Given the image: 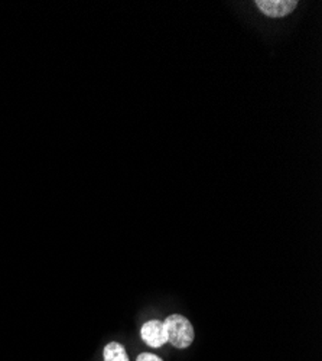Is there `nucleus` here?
<instances>
[{"instance_id":"39448f33","label":"nucleus","mask_w":322,"mask_h":361,"mask_svg":"<svg viewBox=\"0 0 322 361\" xmlns=\"http://www.w3.org/2000/svg\"><path fill=\"white\" fill-rule=\"evenodd\" d=\"M136 361H163V360L152 353H142L137 355Z\"/></svg>"},{"instance_id":"f03ea898","label":"nucleus","mask_w":322,"mask_h":361,"mask_svg":"<svg viewBox=\"0 0 322 361\" xmlns=\"http://www.w3.org/2000/svg\"><path fill=\"white\" fill-rule=\"evenodd\" d=\"M140 336L144 344H148L152 348H159L165 343H168L166 328L163 322L158 319H151L148 322H144L140 329Z\"/></svg>"},{"instance_id":"7ed1b4c3","label":"nucleus","mask_w":322,"mask_h":361,"mask_svg":"<svg viewBox=\"0 0 322 361\" xmlns=\"http://www.w3.org/2000/svg\"><path fill=\"white\" fill-rule=\"evenodd\" d=\"M256 6L269 18H285L295 11L297 0H257Z\"/></svg>"},{"instance_id":"20e7f679","label":"nucleus","mask_w":322,"mask_h":361,"mask_svg":"<svg viewBox=\"0 0 322 361\" xmlns=\"http://www.w3.org/2000/svg\"><path fill=\"white\" fill-rule=\"evenodd\" d=\"M103 357H104V361H129L125 347L116 341H113L104 347Z\"/></svg>"},{"instance_id":"f257e3e1","label":"nucleus","mask_w":322,"mask_h":361,"mask_svg":"<svg viewBox=\"0 0 322 361\" xmlns=\"http://www.w3.org/2000/svg\"><path fill=\"white\" fill-rule=\"evenodd\" d=\"M168 343L177 348H188L194 341V328L192 324L182 315L173 314L169 315L165 322Z\"/></svg>"}]
</instances>
